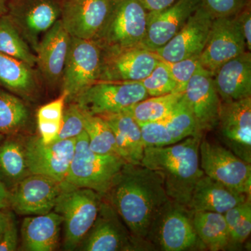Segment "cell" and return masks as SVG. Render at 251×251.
<instances>
[{
    "instance_id": "6da1fadb",
    "label": "cell",
    "mask_w": 251,
    "mask_h": 251,
    "mask_svg": "<svg viewBox=\"0 0 251 251\" xmlns=\"http://www.w3.org/2000/svg\"><path fill=\"white\" fill-rule=\"evenodd\" d=\"M103 197L116 211L144 251L155 219L170 201L161 175L142 165L126 163Z\"/></svg>"
},
{
    "instance_id": "7a4b0ae2",
    "label": "cell",
    "mask_w": 251,
    "mask_h": 251,
    "mask_svg": "<svg viewBox=\"0 0 251 251\" xmlns=\"http://www.w3.org/2000/svg\"><path fill=\"white\" fill-rule=\"evenodd\" d=\"M202 137H188L168 146L148 147L141 161L142 166L161 175L170 199L186 207L198 180L204 175L200 158Z\"/></svg>"
},
{
    "instance_id": "3957f363",
    "label": "cell",
    "mask_w": 251,
    "mask_h": 251,
    "mask_svg": "<svg viewBox=\"0 0 251 251\" xmlns=\"http://www.w3.org/2000/svg\"><path fill=\"white\" fill-rule=\"evenodd\" d=\"M126 162L121 157L94 152L85 130L76 138L75 151L64 182L106 194Z\"/></svg>"
},
{
    "instance_id": "277c9868",
    "label": "cell",
    "mask_w": 251,
    "mask_h": 251,
    "mask_svg": "<svg viewBox=\"0 0 251 251\" xmlns=\"http://www.w3.org/2000/svg\"><path fill=\"white\" fill-rule=\"evenodd\" d=\"M63 184L54 211L62 218L64 249L74 251L92 228L98 216L103 196L90 188Z\"/></svg>"
},
{
    "instance_id": "5b68a950",
    "label": "cell",
    "mask_w": 251,
    "mask_h": 251,
    "mask_svg": "<svg viewBox=\"0 0 251 251\" xmlns=\"http://www.w3.org/2000/svg\"><path fill=\"white\" fill-rule=\"evenodd\" d=\"M148 11L139 0H111L110 11L93 41L100 49L141 46Z\"/></svg>"
},
{
    "instance_id": "8992f818",
    "label": "cell",
    "mask_w": 251,
    "mask_h": 251,
    "mask_svg": "<svg viewBox=\"0 0 251 251\" xmlns=\"http://www.w3.org/2000/svg\"><path fill=\"white\" fill-rule=\"evenodd\" d=\"M148 241L153 250L183 251L198 247L201 242L193 226V213L170 200L155 219Z\"/></svg>"
},
{
    "instance_id": "52a82bcc",
    "label": "cell",
    "mask_w": 251,
    "mask_h": 251,
    "mask_svg": "<svg viewBox=\"0 0 251 251\" xmlns=\"http://www.w3.org/2000/svg\"><path fill=\"white\" fill-rule=\"evenodd\" d=\"M148 97L140 82L98 81L74 99L85 113L102 116L125 111Z\"/></svg>"
},
{
    "instance_id": "ba28073f",
    "label": "cell",
    "mask_w": 251,
    "mask_h": 251,
    "mask_svg": "<svg viewBox=\"0 0 251 251\" xmlns=\"http://www.w3.org/2000/svg\"><path fill=\"white\" fill-rule=\"evenodd\" d=\"M204 174L239 192L251 195V164L219 144L202 137L200 145Z\"/></svg>"
},
{
    "instance_id": "9c48e42d",
    "label": "cell",
    "mask_w": 251,
    "mask_h": 251,
    "mask_svg": "<svg viewBox=\"0 0 251 251\" xmlns=\"http://www.w3.org/2000/svg\"><path fill=\"white\" fill-rule=\"evenodd\" d=\"M5 15L34 52L61 17L62 0H9Z\"/></svg>"
},
{
    "instance_id": "30bf717a",
    "label": "cell",
    "mask_w": 251,
    "mask_h": 251,
    "mask_svg": "<svg viewBox=\"0 0 251 251\" xmlns=\"http://www.w3.org/2000/svg\"><path fill=\"white\" fill-rule=\"evenodd\" d=\"M100 64L101 49L95 41L72 37L62 81L67 99L98 82Z\"/></svg>"
},
{
    "instance_id": "8fae6325",
    "label": "cell",
    "mask_w": 251,
    "mask_h": 251,
    "mask_svg": "<svg viewBox=\"0 0 251 251\" xmlns=\"http://www.w3.org/2000/svg\"><path fill=\"white\" fill-rule=\"evenodd\" d=\"M101 49V64L98 81L140 82L148 77L160 59L142 47Z\"/></svg>"
},
{
    "instance_id": "7c38bea8",
    "label": "cell",
    "mask_w": 251,
    "mask_h": 251,
    "mask_svg": "<svg viewBox=\"0 0 251 251\" xmlns=\"http://www.w3.org/2000/svg\"><path fill=\"white\" fill-rule=\"evenodd\" d=\"M247 50L235 16L214 18L200 62L203 69L214 75L225 63Z\"/></svg>"
},
{
    "instance_id": "4fadbf2b",
    "label": "cell",
    "mask_w": 251,
    "mask_h": 251,
    "mask_svg": "<svg viewBox=\"0 0 251 251\" xmlns=\"http://www.w3.org/2000/svg\"><path fill=\"white\" fill-rule=\"evenodd\" d=\"M86 251H144L110 203H100L98 216L82 240Z\"/></svg>"
},
{
    "instance_id": "5bb4252c",
    "label": "cell",
    "mask_w": 251,
    "mask_h": 251,
    "mask_svg": "<svg viewBox=\"0 0 251 251\" xmlns=\"http://www.w3.org/2000/svg\"><path fill=\"white\" fill-rule=\"evenodd\" d=\"M64 184L44 175L29 174L10 192V206L21 215H41L54 209Z\"/></svg>"
},
{
    "instance_id": "9a60e30c",
    "label": "cell",
    "mask_w": 251,
    "mask_h": 251,
    "mask_svg": "<svg viewBox=\"0 0 251 251\" xmlns=\"http://www.w3.org/2000/svg\"><path fill=\"white\" fill-rule=\"evenodd\" d=\"M217 127L226 148L251 164V97L221 101Z\"/></svg>"
},
{
    "instance_id": "2e32d148",
    "label": "cell",
    "mask_w": 251,
    "mask_h": 251,
    "mask_svg": "<svg viewBox=\"0 0 251 251\" xmlns=\"http://www.w3.org/2000/svg\"><path fill=\"white\" fill-rule=\"evenodd\" d=\"M214 19L200 4L177 34L153 52L160 60L166 62L200 57L207 42Z\"/></svg>"
},
{
    "instance_id": "e0dca14e",
    "label": "cell",
    "mask_w": 251,
    "mask_h": 251,
    "mask_svg": "<svg viewBox=\"0 0 251 251\" xmlns=\"http://www.w3.org/2000/svg\"><path fill=\"white\" fill-rule=\"evenodd\" d=\"M76 138L44 144L33 137L25 146L29 174L40 175L64 182L75 151Z\"/></svg>"
},
{
    "instance_id": "ac0fdd59",
    "label": "cell",
    "mask_w": 251,
    "mask_h": 251,
    "mask_svg": "<svg viewBox=\"0 0 251 251\" xmlns=\"http://www.w3.org/2000/svg\"><path fill=\"white\" fill-rule=\"evenodd\" d=\"M184 97L201 135L217 127L221 100L210 72L200 67L186 85Z\"/></svg>"
},
{
    "instance_id": "d6986e66",
    "label": "cell",
    "mask_w": 251,
    "mask_h": 251,
    "mask_svg": "<svg viewBox=\"0 0 251 251\" xmlns=\"http://www.w3.org/2000/svg\"><path fill=\"white\" fill-rule=\"evenodd\" d=\"M140 126L145 148L168 146L188 137L203 136L198 132L184 95L176 108L164 119Z\"/></svg>"
},
{
    "instance_id": "ffe728a7",
    "label": "cell",
    "mask_w": 251,
    "mask_h": 251,
    "mask_svg": "<svg viewBox=\"0 0 251 251\" xmlns=\"http://www.w3.org/2000/svg\"><path fill=\"white\" fill-rule=\"evenodd\" d=\"M111 0H62L60 21L72 37L93 40L103 27Z\"/></svg>"
},
{
    "instance_id": "44dd1931",
    "label": "cell",
    "mask_w": 251,
    "mask_h": 251,
    "mask_svg": "<svg viewBox=\"0 0 251 251\" xmlns=\"http://www.w3.org/2000/svg\"><path fill=\"white\" fill-rule=\"evenodd\" d=\"M200 4L201 0H178L166 9L148 12L142 47L151 52L161 49L177 34Z\"/></svg>"
},
{
    "instance_id": "7402d4cb",
    "label": "cell",
    "mask_w": 251,
    "mask_h": 251,
    "mask_svg": "<svg viewBox=\"0 0 251 251\" xmlns=\"http://www.w3.org/2000/svg\"><path fill=\"white\" fill-rule=\"evenodd\" d=\"M72 36L60 19L41 37L36 51V65L50 85L62 82Z\"/></svg>"
},
{
    "instance_id": "603a6c76",
    "label": "cell",
    "mask_w": 251,
    "mask_h": 251,
    "mask_svg": "<svg viewBox=\"0 0 251 251\" xmlns=\"http://www.w3.org/2000/svg\"><path fill=\"white\" fill-rule=\"evenodd\" d=\"M249 199V195L227 187L204 175L195 186L187 208L192 213L211 211L224 214Z\"/></svg>"
},
{
    "instance_id": "cb8c5ba5",
    "label": "cell",
    "mask_w": 251,
    "mask_h": 251,
    "mask_svg": "<svg viewBox=\"0 0 251 251\" xmlns=\"http://www.w3.org/2000/svg\"><path fill=\"white\" fill-rule=\"evenodd\" d=\"M213 77L221 101H234L251 97L250 51L225 63Z\"/></svg>"
},
{
    "instance_id": "d4e9b609",
    "label": "cell",
    "mask_w": 251,
    "mask_h": 251,
    "mask_svg": "<svg viewBox=\"0 0 251 251\" xmlns=\"http://www.w3.org/2000/svg\"><path fill=\"white\" fill-rule=\"evenodd\" d=\"M100 117L113 131L121 158L127 163L141 165L145 146L139 124L126 110Z\"/></svg>"
},
{
    "instance_id": "484cf974",
    "label": "cell",
    "mask_w": 251,
    "mask_h": 251,
    "mask_svg": "<svg viewBox=\"0 0 251 251\" xmlns=\"http://www.w3.org/2000/svg\"><path fill=\"white\" fill-rule=\"evenodd\" d=\"M62 216L55 211L27 216L21 227L23 247L29 251H52L58 244Z\"/></svg>"
},
{
    "instance_id": "4316f807",
    "label": "cell",
    "mask_w": 251,
    "mask_h": 251,
    "mask_svg": "<svg viewBox=\"0 0 251 251\" xmlns=\"http://www.w3.org/2000/svg\"><path fill=\"white\" fill-rule=\"evenodd\" d=\"M0 87L21 97H29L38 88L34 67L0 52Z\"/></svg>"
},
{
    "instance_id": "83f0119b",
    "label": "cell",
    "mask_w": 251,
    "mask_h": 251,
    "mask_svg": "<svg viewBox=\"0 0 251 251\" xmlns=\"http://www.w3.org/2000/svg\"><path fill=\"white\" fill-rule=\"evenodd\" d=\"M15 135H6L0 142V181L9 192L29 175L25 146Z\"/></svg>"
},
{
    "instance_id": "f1b7e54d",
    "label": "cell",
    "mask_w": 251,
    "mask_h": 251,
    "mask_svg": "<svg viewBox=\"0 0 251 251\" xmlns=\"http://www.w3.org/2000/svg\"><path fill=\"white\" fill-rule=\"evenodd\" d=\"M193 224L200 242L209 250H225L232 244L224 214L197 211L193 213Z\"/></svg>"
},
{
    "instance_id": "f546056e",
    "label": "cell",
    "mask_w": 251,
    "mask_h": 251,
    "mask_svg": "<svg viewBox=\"0 0 251 251\" xmlns=\"http://www.w3.org/2000/svg\"><path fill=\"white\" fill-rule=\"evenodd\" d=\"M29 116L22 99L0 87V134H17L27 125Z\"/></svg>"
},
{
    "instance_id": "4dcf8cb0",
    "label": "cell",
    "mask_w": 251,
    "mask_h": 251,
    "mask_svg": "<svg viewBox=\"0 0 251 251\" xmlns=\"http://www.w3.org/2000/svg\"><path fill=\"white\" fill-rule=\"evenodd\" d=\"M184 92H173L148 97L126 110L139 125L159 121L173 112L184 97Z\"/></svg>"
},
{
    "instance_id": "1f68e13d",
    "label": "cell",
    "mask_w": 251,
    "mask_h": 251,
    "mask_svg": "<svg viewBox=\"0 0 251 251\" xmlns=\"http://www.w3.org/2000/svg\"><path fill=\"white\" fill-rule=\"evenodd\" d=\"M33 52L8 18L0 16V52L34 67L36 55Z\"/></svg>"
},
{
    "instance_id": "d6a6232c",
    "label": "cell",
    "mask_w": 251,
    "mask_h": 251,
    "mask_svg": "<svg viewBox=\"0 0 251 251\" xmlns=\"http://www.w3.org/2000/svg\"><path fill=\"white\" fill-rule=\"evenodd\" d=\"M84 115L85 130L88 136L90 150L99 154L121 157L115 134L107 122L100 116L88 115L85 112Z\"/></svg>"
},
{
    "instance_id": "836d02e7",
    "label": "cell",
    "mask_w": 251,
    "mask_h": 251,
    "mask_svg": "<svg viewBox=\"0 0 251 251\" xmlns=\"http://www.w3.org/2000/svg\"><path fill=\"white\" fill-rule=\"evenodd\" d=\"M67 100V94L62 92L58 98L43 105L38 110L37 123L40 138L46 145L52 143L58 135Z\"/></svg>"
},
{
    "instance_id": "e575fe53",
    "label": "cell",
    "mask_w": 251,
    "mask_h": 251,
    "mask_svg": "<svg viewBox=\"0 0 251 251\" xmlns=\"http://www.w3.org/2000/svg\"><path fill=\"white\" fill-rule=\"evenodd\" d=\"M228 227L231 244H244L251 232V199L234 206L224 214Z\"/></svg>"
},
{
    "instance_id": "d590c367",
    "label": "cell",
    "mask_w": 251,
    "mask_h": 251,
    "mask_svg": "<svg viewBox=\"0 0 251 251\" xmlns=\"http://www.w3.org/2000/svg\"><path fill=\"white\" fill-rule=\"evenodd\" d=\"M140 82L150 97L173 93L176 89V82L166 64L161 60L151 74Z\"/></svg>"
},
{
    "instance_id": "8d00e7d4",
    "label": "cell",
    "mask_w": 251,
    "mask_h": 251,
    "mask_svg": "<svg viewBox=\"0 0 251 251\" xmlns=\"http://www.w3.org/2000/svg\"><path fill=\"white\" fill-rule=\"evenodd\" d=\"M84 131H85L84 112L79 108L76 103L71 104L66 110H64L60 130L53 142L76 138Z\"/></svg>"
},
{
    "instance_id": "74e56055",
    "label": "cell",
    "mask_w": 251,
    "mask_h": 251,
    "mask_svg": "<svg viewBox=\"0 0 251 251\" xmlns=\"http://www.w3.org/2000/svg\"><path fill=\"white\" fill-rule=\"evenodd\" d=\"M176 82L175 92H184L186 85L196 71L201 67L199 57H190L175 62H163Z\"/></svg>"
},
{
    "instance_id": "f35d334b",
    "label": "cell",
    "mask_w": 251,
    "mask_h": 251,
    "mask_svg": "<svg viewBox=\"0 0 251 251\" xmlns=\"http://www.w3.org/2000/svg\"><path fill=\"white\" fill-rule=\"evenodd\" d=\"M249 0H201V5L214 18L232 17L247 7Z\"/></svg>"
},
{
    "instance_id": "ab89813d",
    "label": "cell",
    "mask_w": 251,
    "mask_h": 251,
    "mask_svg": "<svg viewBox=\"0 0 251 251\" xmlns=\"http://www.w3.org/2000/svg\"><path fill=\"white\" fill-rule=\"evenodd\" d=\"M18 229L11 213L4 232L0 237V251H14L17 249Z\"/></svg>"
},
{
    "instance_id": "60d3db41",
    "label": "cell",
    "mask_w": 251,
    "mask_h": 251,
    "mask_svg": "<svg viewBox=\"0 0 251 251\" xmlns=\"http://www.w3.org/2000/svg\"><path fill=\"white\" fill-rule=\"evenodd\" d=\"M236 18L242 31L247 50H251V12L250 4L244 8L239 14L236 15Z\"/></svg>"
},
{
    "instance_id": "b9f144b4",
    "label": "cell",
    "mask_w": 251,
    "mask_h": 251,
    "mask_svg": "<svg viewBox=\"0 0 251 251\" xmlns=\"http://www.w3.org/2000/svg\"><path fill=\"white\" fill-rule=\"evenodd\" d=\"M148 12L161 11L169 7L178 0H139Z\"/></svg>"
},
{
    "instance_id": "7bdbcfd3",
    "label": "cell",
    "mask_w": 251,
    "mask_h": 251,
    "mask_svg": "<svg viewBox=\"0 0 251 251\" xmlns=\"http://www.w3.org/2000/svg\"><path fill=\"white\" fill-rule=\"evenodd\" d=\"M9 208L3 207V206H0V237L4 232L11 214V212L9 211Z\"/></svg>"
},
{
    "instance_id": "ee69618b",
    "label": "cell",
    "mask_w": 251,
    "mask_h": 251,
    "mask_svg": "<svg viewBox=\"0 0 251 251\" xmlns=\"http://www.w3.org/2000/svg\"><path fill=\"white\" fill-rule=\"evenodd\" d=\"M10 192L6 189L4 184L0 181V206L3 207L9 208Z\"/></svg>"
},
{
    "instance_id": "f6af8a7d",
    "label": "cell",
    "mask_w": 251,
    "mask_h": 251,
    "mask_svg": "<svg viewBox=\"0 0 251 251\" xmlns=\"http://www.w3.org/2000/svg\"><path fill=\"white\" fill-rule=\"evenodd\" d=\"M9 0H0V16L7 14V5Z\"/></svg>"
},
{
    "instance_id": "bcb514c9",
    "label": "cell",
    "mask_w": 251,
    "mask_h": 251,
    "mask_svg": "<svg viewBox=\"0 0 251 251\" xmlns=\"http://www.w3.org/2000/svg\"><path fill=\"white\" fill-rule=\"evenodd\" d=\"M5 138V135L2 134H0V142L1 141Z\"/></svg>"
}]
</instances>
